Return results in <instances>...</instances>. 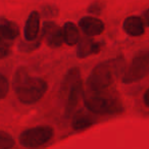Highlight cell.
I'll return each instance as SVG.
<instances>
[{
  "instance_id": "cell-8",
  "label": "cell",
  "mask_w": 149,
  "mask_h": 149,
  "mask_svg": "<svg viewBox=\"0 0 149 149\" xmlns=\"http://www.w3.org/2000/svg\"><path fill=\"white\" fill-rule=\"evenodd\" d=\"M77 45V56L79 58H86L90 55L98 54L101 48L100 43L94 41L90 36L80 39Z\"/></svg>"
},
{
  "instance_id": "cell-2",
  "label": "cell",
  "mask_w": 149,
  "mask_h": 149,
  "mask_svg": "<svg viewBox=\"0 0 149 149\" xmlns=\"http://www.w3.org/2000/svg\"><path fill=\"white\" fill-rule=\"evenodd\" d=\"M125 70V59L123 56L100 62L92 70L87 78L86 84L88 89L90 91L108 89L120 76L124 74Z\"/></svg>"
},
{
  "instance_id": "cell-18",
  "label": "cell",
  "mask_w": 149,
  "mask_h": 149,
  "mask_svg": "<svg viewBox=\"0 0 149 149\" xmlns=\"http://www.w3.org/2000/svg\"><path fill=\"white\" fill-rule=\"evenodd\" d=\"M41 13L46 19H53L59 15V9L53 4H45L42 6Z\"/></svg>"
},
{
  "instance_id": "cell-11",
  "label": "cell",
  "mask_w": 149,
  "mask_h": 149,
  "mask_svg": "<svg viewBox=\"0 0 149 149\" xmlns=\"http://www.w3.org/2000/svg\"><path fill=\"white\" fill-rule=\"evenodd\" d=\"M83 84H82V80H79L70 88V92L68 93V102H66L65 113H64L66 118H70L74 113V108L77 107L80 98L83 97Z\"/></svg>"
},
{
  "instance_id": "cell-7",
  "label": "cell",
  "mask_w": 149,
  "mask_h": 149,
  "mask_svg": "<svg viewBox=\"0 0 149 149\" xmlns=\"http://www.w3.org/2000/svg\"><path fill=\"white\" fill-rule=\"evenodd\" d=\"M79 27L86 36L95 37L103 33L105 26L101 19L94 17H83L79 21Z\"/></svg>"
},
{
  "instance_id": "cell-10",
  "label": "cell",
  "mask_w": 149,
  "mask_h": 149,
  "mask_svg": "<svg viewBox=\"0 0 149 149\" xmlns=\"http://www.w3.org/2000/svg\"><path fill=\"white\" fill-rule=\"evenodd\" d=\"M40 31V13L34 10L28 17L24 28V36L28 41H33L39 37Z\"/></svg>"
},
{
  "instance_id": "cell-1",
  "label": "cell",
  "mask_w": 149,
  "mask_h": 149,
  "mask_svg": "<svg viewBox=\"0 0 149 149\" xmlns=\"http://www.w3.org/2000/svg\"><path fill=\"white\" fill-rule=\"evenodd\" d=\"M13 88L22 103L34 104L45 95L48 84L39 77H31L25 66H19L13 74Z\"/></svg>"
},
{
  "instance_id": "cell-13",
  "label": "cell",
  "mask_w": 149,
  "mask_h": 149,
  "mask_svg": "<svg viewBox=\"0 0 149 149\" xmlns=\"http://www.w3.org/2000/svg\"><path fill=\"white\" fill-rule=\"evenodd\" d=\"M79 80H81V72L79 68H72L66 72L63 79L60 84V92L61 93H68L70 88L77 83Z\"/></svg>"
},
{
  "instance_id": "cell-23",
  "label": "cell",
  "mask_w": 149,
  "mask_h": 149,
  "mask_svg": "<svg viewBox=\"0 0 149 149\" xmlns=\"http://www.w3.org/2000/svg\"><path fill=\"white\" fill-rule=\"evenodd\" d=\"M143 102H144L145 106L149 108V88L145 91L144 95H143Z\"/></svg>"
},
{
  "instance_id": "cell-14",
  "label": "cell",
  "mask_w": 149,
  "mask_h": 149,
  "mask_svg": "<svg viewBox=\"0 0 149 149\" xmlns=\"http://www.w3.org/2000/svg\"><path fill=\"white\" fill-rule=\"evenodd\" d=\"M0 32H1V38L8 41H13L19 37V28L15 22L8 21L2 17L0 24Z\"/></svg>"
},
{
  "instance_id": "cell-20",
  "label": "cell",
  "mask_w": 149,
  "mask_h": 149,
  "mask_svg": "<svg viewBox=\"0 0 149 149\" xmlns=\"http://www.w3.org/2000/svg\"><path fill=\"white\" fill-rule=\"evenodd\" d=\"M11 54V43H9L8 40L5 41V39L1 38L0 40V58L4 59L8 55Z\"/></svg>"
},
{
  "instance_id": "cell-19",
  "label": "cell",
  "mask_w": 149,
  "mask_h": 149,
  "mask_svg": "<svg viewBox=\"0 0 149 149\" xmlns=\"http://www.w3.org/2000/svg\"><path fill=\"white\" fill-rule=\"evenodd\" d=\"M104 7H105V3L102 0H95L91 4L88 6L87 11L91 15H99L102 13Z\"/></svg>"
},
{
  "instance_id": "cell-3",
  "label": "cell",
  "mask_w": 149,
  "mask_h": 149,
  "mask_svg": "<svg viewBox=\"0 0 149 149\" xmlns=\"http://www.w3.org/2000/svg\"><path fill=\"white\" fill-rule=\"evenodd\" d=\"M83 100L87 109L94 114H120L125 110L118 96L108 89L101 91L89 90L88 93H84Z\"/></svg>"
},
{
  "instance_id": "cell-12",
  "label": "cell",
  "mask_w": 149,
  "mask_h": 149,
  "mask_svg": "<svg viewBox=\"0 0 149 149\" xmlns=\"http://www.w3.org/2000/svg\"><path fill=\"white\" fill-rule=\"evenodd\" d=\"M86 110H78L72 118V128L74 131H83L92 127L96 123L95 116Z\"/></svg>"
},
{
  "instance_id": "cell-5",
  "label": "cell",
  "mask_w": 149,
  "mask_h": 149,
  "mask_svg": "<svg viewBox=\"0 0 149 149\" xmlns=\"http://www.w3.org/2000/svg\"><path fill=\"white\" fill-rule=\"evenodd\" d=\"M54 131L49 126H37L25 130L19 137V144L27 148L43 146L52 139Z\"/></svg>"
},
{
  "instance_id": "cell-15",
  "label": "cell",
  "mask_w": 149,
  "mask_h": 149,
  "mask_svg": "<svg viewBox=\"0 0 149 149\" xmlns=\"http://www.w3.org/2000/svg\"><path fill=\"white\" fill-rule=\"evenodd\" d=\"M64 43L68 46L77 45L80 41V33L78 27L72 22H66L62 27Z\"/></svg>"
},
{
  "instance_id": "cell-4",
  "label": "cell",
  "mask_w": 149,
  "mask_h": 149,
  "mask_svg": "<svg viewBox=\"0 0 149 149\" xmlns=\"http://www.w3.org/2000/svg\"><path fill=\"white\" fill-rule=\"evenodd\" d=\"M149 72V51L143 50L133 57L122 77L124 84H133L141 81Z\"/></svg>"
},
{
  "instance_id": "cell-9",
  "label": "cell",
  "mask_w": 149,
  "mask_h": 149,
  "mask_svg": "<svg viewBox=\"0 0 149 149\" xmlns=\"http://www.w3.org/2000/svg\"><path fill=\"white\" fill-rule=\"evenodd\" d=\"M145 23L142 17L138 15H131L125 19L123 23V29L125 33L131 37H140L145 32Z\"/></svg>"
},
{
  "instance_id": "cell-6",
  "label": "cell",
  "mask_w": 149,
  "mask_h": 149,
  "mask_svg": "<svg viewBox=\"0 0 149 149\" xmlns=\"http://www.w3.org/2000/svg\"><path fill=\"white\" fill-rule=\"evenodd\" d=\"M41 34L43 35L47 46H49L50 48L55 49V48L60 47L64 43L62 29H60L59 26L54 22H44Z\"/></svg>"
},
{
  "instance_id": "cell-17",
  "label": "cell",
  "mask_w": 149,
  "mask_h": 149,
  "mask_svg": "<svg viewBox=\"0 0 149 149\" xmlns=\"http://www.w3.org/2000/svg\"><path fill=\"white\" fill-rule=\"evenodd\" d=\"M15 139L5 131H0V148L9 149L15 146Z\"/></svg>"
},
{
  "instance_id": "cell-22",
  "label": "cell",
  "mask_w": 149,
  "mask_h": 149,
  "mask_svg": "<svg viewBox=\"0 0 149 149\" xmlns=\"http://www.w3.org/2000/svg\"><path fill=\"white\" fill-rule=\"evenodd\" d=\"M142 19H143V21H144L145 25H146L147 27H149V8L146 9V10L143 13Z\"/></svg>"
},
{
  "instance_id": "cell-16",
  "label": "cell",
  "mask_w": 149,
  "mask_h": 149,
  "mask_svg": "<svg viewBox=\"0 0 149 149\" xmlns=\"http://www.w3.org/2000/svg\"><path fill=\"white\" fill-rule=\"evenodd\" d=\"M43 40H44L43 35L40 34L39 37L36 40H33V41H28V40H26V41H21L19 43V45H17V49L21 52H26V53L32 52V51H34V50L38 49V48L41 46Z\"/></svg>"
},
{
  "instance_id": "cell-21",
  "label": "cell",
  "mask_w": 149,
  "mask_h": 149,
  "mask_svg": "<svg viewBox=\"0 0 149 149\" xmlns=\"http://www.w3.org/2000/svg\"><path fill=\"white\" fill-rule=\"evenodd\" d=\"M8 90H9L8 80L5 78V76L1 74L0 76V97H1V99H4L6 97V95L8 94Z\"/></svg>"
}]
</instances>
